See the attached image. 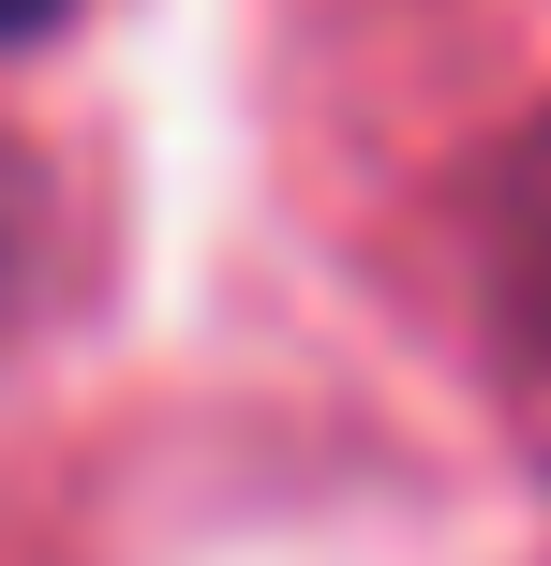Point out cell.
Wrapping results in <instances>:
<instances>
[{"label": "cell", "mask_w": 551, "mask_h": 566, "mask_svg": "<svg viewBox=\"0 0 551 566\" xmlns=\"http://www.w3.org/2000/svg\"><path fill=\"white\" fill-rule=\"evenodd\" d=\"M45 15H60V0H0V30H45Z\"/></svg>", "instance_id": "cell-3"}, {"label": "cell", "mask_w": 551, "mask_h": 566, "mask_svg": "<svg viewBox=\"0 0 551 566\" xmlns=\"http://www.w3.org/2000/svg\"><path fill=\"white\" fill-rule=\"evenodd\" d=\"M492 343H507V388H522V418L551 448V119L492 179Z\"/></svg>", "instance_id": "cell-1"}, {"label": "cell", "mask_w": 551, "mask_h": 566, "mask_svg": "<svg viewBox=\"0 0 551 566\" xmlns=\"http://www.w3.org/2000/svg\"><path fill=\"white\" fill-rule=\"evenodd\" d=\"M45 298H60V209H45V179L0 149V358L45 328Z\"/></svg>", "instance_id": "cell-2"}]
</instances>
